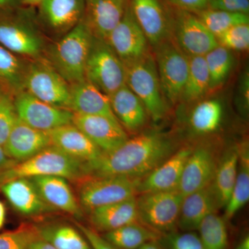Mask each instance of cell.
<instances>
[{
	"instance_id": "6da1fadb",
	"label": "cell",
	"mask_w": 249,
	"mask_h": 249,
	"mask_svg": "<svg viewBox=\"0 0 249 249\" xmlns=\"http://www.w3.org/2000/svg\"><path fill=\"white\" fill-rule=\"evenodd\" d=\"M176 146L166 134L150 130L128 139L120 147L86 163L88 177L142 178L173 155ZM87 177V178H88Z\"/></svg>"
},
{
	"instance_id": "7a4b0ae2",
	"label": "cell",
	"mask_w": 249,
	"mask_h": 249,
	"mask_svg": "<svg viewBox=\"0 0 249 249\" xmlns=\"http://www.w3.org/2000/svg\"><path fill=\"white\" fill-rule=\"evenodd\" d=\"M39 176H58L79 181L88 177L86 163L52 145L30 159L11 165L3 174L1 183L15 178Z\"/></svg>"
},
{
	"instance_id": "3957f363",
	"label": "cell",
	"mask_w": 249,
	"mask_h": 249,
	"mask_svg": "<svg viewBox=\"0 0 249 249\" xmlns=\"http://www.w3.org/2000/svg\"><path fill=\"white\" fill-rule=\"evenodd\" d=\"M93 36L80 21L50 49L52 65L70 84L85 80V70Z\"/></svg>"
},
{
	"instance_id": "277c9868",
	"label": "cell",
	"mask_w": 249,
	"mask_h": 249,
	"mask_svg": "<svg viewBox=\"0 0 249 249\" xmlns=\"http://www.w3.org/2000/svg\"><path fill=\"white\" fill-rule=\"evenodd\" d=\"M125 68V85L140 99L152 120L158 122L163 119L168 103L160 87L155 57L147 52Z\"/></svg>"
},
{
	"instance_id": "5b68a950",
	"label": "cell",
	"mask_w": 249,
	"mask_h": 249,
	"mask_svg": "<svg viewBox=\"0 0 249 249\" xmlns=\"http://www.w3.org/2000/svg\"><path fill=\"white\" fill-rule=\"evenodd\" d=\"M85 78L108 96L125 85V66L107 41L93 36Z\"/></svg>"
},
{
	"instance_id": "8992f818",
	"label": "cell",
	"mask_w": 249,
	"mask_h": 249,
	"mask_svg": "<svg viewBox=\"0 0 249 249\" xmlns=\"http://www.w3.org/2000/svg\"><path fill=\"white\" fill-rule=\"evenodd\" d=\"M139 178L122 176L88 177L78 181V202L83 211L136 197Z\"/></svg>"
},
{
	"instance_id": "52a82bcc",
	"label": "cell",
	"mask_w": 249,
	"mask_h": 249,
	"mask_svg": "<svg viewBox=\"0 0 249 249\" xmlns=\"http://www.w3.org/2000/svg\"><path fill=\"white\" fill-rule=\"evenodd\" d=\"M183 198L178 191L140 194L136 198L139 222L160 235L175 231Z\"/></svg>"
},
{
	"instance_id": "ba28073f",
	"label": "cell",
	"mask_w": 249,
	"mask_h": 249,
	"mask_svg": "<svg viewBox=\"0 0 249 249\" xmlns=\"http://www.w3.org/2000/svg\"><path fill=\"white\" fill-rule=\"evenodd\" d=\"M155 60L160 87L167 103L180 101L189 69V57L168 38L155 47Z\"/></svg>"
},
{
	"instance_id": "9c48e42d",
	"label": "cell",
	"mask_w": 249,
	"mask_h": 249,
	"mask_svg": "<svg viewBox=\"0 0 249 249\" xmlns=\"http://www.w3.org/2000/svg\"><path fill=\"white\" fill-rule=\"evenodd\" d=\"M23 90L52 106L70 109V85L46 62H33L27 67Z\"/></svg>"
},
{
	"instance_id": "30bf717a",
	"label": "cell",
	"mask_w": 249,
	"mask_h": 249,
	"mask_svg": "<svg viewBox=\"0 0 249 249\" xmlns=\"http://www.w3.org/2000/svg\"><path fill=\"white\" fill-rule=\"evenodd\" d=\"M14 104L18 119L39 130L49 132L72 124L73 111L40 101L24 90L18 92Z\"/></svg>"
},
{
	"instance_id": "8fae6325",
	"label": "cell",
	"mask_w": 249,
	"mask_h": 249,
	"mask_svg": "<svg viewBox=\"0 0 249 249\" xmlns=\"http://www.w3.org/2000/svg\"><path fill=\"white\" fill-rule=\"evenodd\" d=\"M172 34L175 43L187 56H204L219 45L217 38L196 14L177 10L173 17Z\"/></svg>"
},
{
	"instance_id": "7c38bea8",
	"label": "cell",
	"mask_w": 249,
	"mask_h": 249,
	"mask_svg": "<svg viewBox=\"0 0 249 249\" xmlns=\"http://www.w3.org/2000/svg\"><path fill=\"white\" fill-rule=\"evenodd\" d=\"M31 16L23 11L17 18L0 21V45L16 55L38 56L43 42Z\"/></svg>"
},
{
	"instance_id": "4fadbf2b",
	"label": "cell",
	"mask_w": 249,
	"mask_h": 249,
	"mask_svg": "<svg viewBox=\"0 0 249 249\" xmlns=\"http://www.w3.org/2000/svg\"><path fill=\"white\" fill-rule=\"evenodd\" d=\"M106 41L124 66L142 58L148 52V41L136 21L128 2L120 22Z\"/></svg>"
},
{
	"instance_id": "5bb4252c",
	"label": "cell",
	"mask_w": 249,
	"mask_h": 249,
	"mask_svg": "<svg viewBox=\"0 0 249 249\" xmlns=\"http://www.w3.org/2000/svg\"><path fill=\"white\" fill-rule=\"evenodd\" d=\"M219 160L213 147L201 144L193 147L187 160L178 191L183 197L213 182Z\"/></svg>"
},
{
	"instance_id": "9a60e30c",
	"label": "cell",
	"mask_w": 249,
	"mask_h": 249,
	"mask_svg": "<svg viewBox=\"0 0 249 249\" xmlns=\"http://www.w3.org/2000/svg\"><path fill=\"white\" fill-rule=\"evenodd\" d=\"M129 5L148 43L154 48L171 37L173 17L160 0H130Z\"/></svg>"
},
{
	"instance_id": "2e32d148",
	"label": "cell",
	"mask_w": 249,
	"mask_h": 249,
	"mask_svg": "<svg viewBox=\"0 0 249 249\" xmlns=\"http://www.w3.org/2000/svg\"><path fill=\"white\" fill-rule=\"evenodd\" d=\"M72 124L81 130L103 153L116 150L129 139L117 119L107 116L73 113Z\"/></svg>"
},
{
	"instance_id": "e0dca14e",
	"label": "cell",
	"mask_w": 249,
	"mask_h": 249,
	"mask_svg": "<svg viewBox=\"0 0 249 249\" xmlns=\"http://www.w3.org/2000/svg\"><path fill=\"white\" fill-rule=\"evenodd\" d=\"M193 147H183L174 152L151 173L139 179L137 194L178 191L183 168Z\"/></svg>"
},
{
	"instance_id": "ac0fdd59",
	"label": "cell",
	"mask_w": 249,
	"mask_h": 249,
	"mask_svg": "<svg viewBox=\"0 0 249 249\" xmlns=\"http://www.w3.org/2000/svg\"><path fill=\"white\" fill-rule=\"evenodd\" d=\"M0 190L13 208L22 215L36 217L55 211L44 200L31 178H15L3 184Z\"/></svg>"
},
{
	"instance_id": "d6986e66",
	"label": "cell",
	"mask_w": 249,
	"mask_h": 249,
	"mask_svg": "<svg viewBox=\"0 0 249 249\" xmlns=\"http://www.w3.org/2000/svg\"><path fill=\"white\" fill-rule=\"evenodd\" d=\"M127 0H85L82 20L93 37L106 40L120 22Z\"/></svg>"
},
{
	"instance_id": "ffe728a7",
	"label": "cell",
	"mask_w": 249,
	"mask_h": 249,
	"mask_svg": "<svg viewBox=\"0 0 249 249\" xmlns=\"http://www.w3.org/2000/svg\"><path fill=\"white\" fill-rule=\"evenodd\" d=\"M48 132L39 130L19 119L3 146L6 155L16 161H22L52 145Z\"/></svg>"
},
{
	"instance_id": "44dd1931",
	"label": "cell",
	"mask_w": 249,
	"mask_h": 249,
	"mask_svg": "<svg viewBox=\"0 0 249 249\" xmlns=\"http://www.w3.org/2000/svg\"><path fill=\"white\" fill-rule=\"evenodd\" d=\"M39 16L55 32H68L83 19L85 0H40Z\"/></svg>"
},
{
	"instance_id": "7402d4cb",
	"label": "cell",
	"mask_w": 249,
	"mask_h": 249,
	"mask_svg": "<svg viewBox=\"0 0 249 249\" xmlns=\"http://www.w3.org/2000/svg\"><path fill=\"white\" fill-rule=\"evenodd\" d=\"M220 209L212 183L185 196L180 209L178 227L183 231H193L209 214Z\"/></svg>"
},
{
	"instance_id": "603a6c76",
	"label": "cell",
	"mask_w": 249,
	"mask_h": 249,
	"mask_svg": "<svg viewBox=\"0 0 249 249\" xmlns=\"http://www.w3.org/2000/svg\"><path fill=\"white\" fill-rule=\"evenodd\" d=\"M29 178L35 183L44 200L55 211H62L78 219L83 217V210L67 178L58 176Z\"/></svg>"
},
{
	"instance_id": "cb8c5ba5",
	"label": "cell",
	"mask_w": 249,
	"mask_h": 249,
	"mask_svg": "<svg viewBox=\"0 0 249 249\" xmlns=\"http://www.w3.org/2000/svg\"><path fill=\"white\" fill-rule=\"evenodd\" d=\"M52 145L85 163L99 158L103 152L81 130L73 124L48 132Z\"/></svg>"
},
{
	"instance_id": "d4e9b609",
	"label": "cell",
	"mask_w": 249,
	"mask_h": 249,
	"mask_svg": "<svg viewBox=\"0 0 249 249\" xmlns=\"http://www.w3.org/2000/svg\"><path fill=\"white\" fill-rule=\"evenodd\" d=\"M70 110L86 115H101L116 119L109 96L87 80L70 84Z\"/></svg>"
},
{
	"instance_id": "484cf974",
	"label": "cell",
	"mask_w": 249,
	"mask_h": 249,
	"mask_svg": "<svg viewBox=\"0 0 249 249\" xmlns=\"http://www.w3.org/2000/svg\"><path fill=\"white\" fill-rule=\"evenodd\" d=\"M89 221L96 231L106 232L139 221L136 197L93 209Z\"/></svg>"
},
{
	"instance_id": "4316f807",
	"label": "cell",
	"mask_w": 249,
	"mask_h": 249,
	"mask_svg": "<svg viewBox=\"0 0 249 249\" xmlns=\"http://www.w3.org/2000/svg\"><path fill=\"white\" fill-rule=\"evenodd\" d=\"M111 109L123 127L137 131L146 124L147 112L142 101L127 85L109 96Z\"/></svg>"
},
{
	"instance_id": "83f0119b",
	"label": "cell",
	"mask_w": 249,
	"mask_h": 249,
	"mask_svg": "<svg viewBox=\"0 0 249 249\" xmlns=\"http://www.w3.org/2000/svg\"><path fill=\"white\" fill-rule=\"evenodd\" d=\"M238 160L237 147L228 150L219 160L212 185L220 208H224L231 196L237 178Z\"/></svg>"
},
{
	"instance_id": "f1b7e54d",
	"label": "cell",
	"mask_w": 249,
	"mask_h": 249,
	"mask_svg": "<svg viewBox=\"0 0 249 249\" xmlns=\"http://www.w3.org/2000/svg\"><path fill=\"white\" fill-rule=\"evenodd\" d=\"M39 237L58 249H91L84 235L76 229L65 224L35 226Z\"/></svg>"
},
{
	"instance_id": "f546056e",
	"label": "cell",
	"mask_w": 249,
	"mask_h": 249,
	"mask_svg": "<svg viewBox=\"0 0 249 249\" xmlns=\"http://www.w3.org/2000/svg\"><path fill=\"white\" fill-rule=\"evenodd\" d=\"M102 236L116 249H138L147 242L159 240L160 235L137 221Z\"/></svg>"
},
{
	"instance_id": "4dcf8cb0",
	"label": "cell",
	"mask_w": 249,
	"mask_h": 249,
	"mask_svg": "<svg viewBox=\"0 0 249 249\" xmlns=\"http://www.w3.org/2000/svg\"><path fill=\"white\" fill-rule=\"evenodd\" d=\"M239 152L238 170L231 196L224 206L226 220L231 219L249 200V153L248 145L237 147Z\"/></svg>"
},
{
	"instance_id": "1f68e13d",
	"label": "cell",
	"mask_w": 249,
	"mask_h": 249,
	"mask_svg": "<svg viewBox=\"0 0 249 249\" xmlns=\"http://www.w3.org/2000/svg\"><path fill=\"white\" fill-rule=\"evenodd\" d=\"M210 89V77L204 56L189 57V69L180 101L196 102Z\"/></svg>"
},
{
	"instance_id": "d6a6232c",
	"label": "cell",
	"mask_w": 249,
	"mask_h": 249,
	"mask_svg": "<svg viewBox=\"0 0 249 249\" xmlns=\"http://www.w3.org/2000/svg\"><path fill=\"white\" fill-rule=\"evenodd\" d=\"M223 106L217 99L201 101L190 116L191 129L198 134H209L217 130L222 123Z\"/></svg>"
},
{
	"instance_id": "836d02e7",
	"label": "cell",
	"mask_w": 249,
	"mask_h": 249,
	"mask_svg": "<svg viewBox=\"0 0 249 249\" xmlns=\"http://www.w3.org/2000/svg\"><path fill=\"white\" fill-rule=\"evenodd\" d=\"M210 77V89L224 84L232 67L234 58L231 51L221 45L210 51L204 55Z\"/></svg>"
},
{
	"instance_id": "e575fe53",
	"label": "cell",
	"mask_w": 249,
	"mask_h": 249,
	"mask_svg": "<svg viewBox=\"0 0 249 249\" xmlns=\"http://www.w3.org/2000/svg\"><path fill=\"white\" fill-rule=\"evenodd\" d=\"M197 230L206 249H227L228 232L226 219L216 213L204 218Z\"/></svg>"
},
{
	"instance_id": "d590c367",
	"label": "cell",
	"mask_w": 249,
	"mask_h": 249,
	"mask_svg": "<svg viewBox=\"0 0 249 249\" xmlns=\"http://www.w3.org/2000/svg\"><path fill=\"white\" fill-rule=\"evenodd\" d=\"M196 15L216 38L234 26L249 24L248 14L206 9Z\"/></svg>"
},
{
	"instance_id": "8d00e7d4",
	"label": "cell",
	"mask_w": 249,
	"mask_h": 249,
	"mask_svg": "<svg viewBox=\"0 0 249 249\" xmlns=\"http://www.w3.org/2000/svg\"><path fill=\"white\" fill-rule=\"evenodd\" d=\"M26 70L16 54L0 45V79L19 92L23 90Z\"/></svg>"
},
{
	"instance_id": "74e56055",
	"label": "cell",
	"mask_w": 249,
	"mask_h": 249,
	"mask_svg": "<svg viewBox=\"0 0 249 249\" xmlns=\"http://www.w3.org/2000/svg\"><path fill=\"white\" fill-rule=\"evenodd\" d=\"M38 237L35 226L22 224L15 230L0 233V249H27Z\"/></svg>"
},
{
	"instance_id": "f35d334b",
	"label": "cell",
	"mask_w": 249,
	"mask_h": 249,
	"mask_svg": "<svg viewBox=\"0 0 249 249\" xmlns=\"http://www.w3.org/2000/svg\"><path fill=\"white\" fill-rule=\"evenodd\" d=\"M218 44L230 51L243 52L249 47V24H241L228 29L217 37Z\"/></svg>"
},
{
	"instance_id": "ab89813d",
	"label": "cell",
	"mask_w": 249,
	"mask_h": 249,
	"mask_svg": "<svg viewBox=\"0 0 249 249\" xmlns=\"http://www.w3.org/2000/svg\"><path fill=\"white\" fill-rule=\"evenodd\" d=\"M14 100L0 94V146L3 147L18 119Z\"/></svg>"
},
{
	"instance_id": "60d3db41",
	"label": "cell",
	"mask_w": 249,
	"mask_h": 249,
	"mask_svg": "<svg viewBox=\"0 0 249 249\" xmlns=\"http://www.w3.org/2000/svg\"><path fill=\"white\" fill-rule=\"evenodd\" d=\"M165 244L168 249H206L199 235L192 231L167 234Z\"/></svg>"
},
{
	"instance_id": "b9f144b4",
	"label": "cell",
	"mask_w": 249,
	"mask_h": 249,
	"mask_svg": "<svg viewBox=\"0 0 249 249\" xmlns=\"http://www.w3.org/2000/svg\"><path fill=\"white\" fill-rule=\"evenodd\" d=\"M208 9L249 15V0H209Z\"/></svg>"
},
{
	"instance_id": "7bdbcfd3",
	"label": "cell",
	"mask_w": 249,
	"mask_h": 249,
	"mask_svg": "<svg viewBox=\"0 0 249 249\" xmlns=\"http://www.w3.org/2000/svg\"><path fill=\"white\" fill-rule=\"evenodd\" d=\"M76 224L78 230L89 242L91 249H117L107 242L103 236L98 234L97 231L93 230L92 228L86 227L80 223H76Z\"/></svg>"
},
{
	"instance_id": "ee69618b",
	"label": "cell",
	"mask_w": 249,
	"mask_h": 249,
	"mask_svg": "<svg viewBox=\"0 0 249 249\" xmlns=\"http://www.w3.org/2000/svg\"><path fill=\"white\" fill-rule=\"evenodd\" d=\"M177 10L196 14L208 9L209 0H167Z\"/></svg>"
},
{
	"instance_id": "f6af8a7d",
	"label": "cell",
	"mask_w": 249,
	"mask_h": 249,
	"mask_svg": "<svg viewBox=\"0 0 249 249\" xmlns=\"http://www.w3.org/2000/svg\"><path fill=\"white\" fill-rule=\"evenodd\" d=\"M249 75L248 73H246L242 78L240 87V94L241 98V103L244 104V107L247 108L249 106Z\"/></svg>"
},
{
	"instance_id": "bcb514c9",
	"label": "cell",
	"mask_w": 249,
	"mask_h": 249,
	"mask_svg": "<svg viewBox=\"0 0 249 249\" xmlns=\"http://www.w3.org/2000/svg\"><path fill=\"white\" fill-rule=\"evenodd\" d=\"M16 160H11L5 153L3 147L0 146V188L1 185V178H2L3 174L5 170L9 168L11 165L16 163Z\"/></svg>"
},
{
	"instance_id": "7dc6e473",
	"label": "cell",
	"mask_w": 249,
	"mask_h": 249,
	"mask_svg": "<svg viewBox=\"0 0 249 249\" xmlns=\"http://www.w3.org/2000/svg\"><path fill=\"white\" fill-rule=\"evenodd\" d=\"M27 249H58L51 245L47 241L42 240V239L38 238L33 241L28 246Z\"/></svg>"
},
{
	"instance_id": "c3c4849f",
	"label": "cell",
	"mask_w": 249,
	"mask_h": 249,
	"mask_svg": "<svg viewBox=\"0 0 249 249\" xmlns=\"http://www.w3.org/2000/svg\"><path fill=\"white\" fill-rule=\"evenodd\" d=\"M22 4V0H0V9H14Z\"/></svg>"
},
{
	"instance_id": "681fc988",
	"label": "cell",
	"mask_w": 249,
	"mask_h": 249,
	"mask_svg": "<svg viewBox=\"0 0 249 249\" xmlns=\"http://www.w3.org/2000/svg\"><path fill=\"white\" fill-rule=\"evenodd\" d=\"M157 241H151V242H147V243L142 245V247H139L138 249H164L161 246L157 243Z\"/></svg>"
},
{
	"instance_id": "f907efd6",
	"label": "cell",
	"mask_w": 249,
	"mask_h": 249,
	"mask_svg": "<svg viewBox=\"0 0 249 249\" xmlns=\"http://www.w3.org/2000/svg\"><path fill=\"white\" fill-rule=\"evenodd\" d=\"M6 219V209L4 204L0 201V229L3 227Z\"/></svg>"
},
{
	"instance_id": "816d5d0a",
	"label": "cell",
	"mask_w": 249,
	"mask_h": 249,
	"mask_svg": "<svg viewBox=\"0 0 249 249\" xmlns=\"http://www.w3.org/2000/svg\"><path fill=\"white\" fill-rule=\"evenodd\" d=\"M235 249H249V236H246L245 238L242 239V241L238 244V245L235 247Z\"/></svg>"
},
{
	"instance_id": "f5cc1de1",
	"label": "cell",
	"mask_w": 249,
	"mask_h": 249,
	"mask_svg": "<svg viewBox=\"0 0 249 249\" xmlns=\"http://www.w3.org/2000/svg\"><path fill=\"white\" fill-rule=\"evenodd\" d=\"M23 4L29 5V6H35L38 5L40 0H22Z\"/></svg>"
},
{
	"instance_id": "db71d44e",
	"label": "cell",
	"mask_w": 249,
	"mask_h": 249,
	"mask_svg": "<svg viewBox=\"0 0 249 249\" xmlns=\"http://www.w3.org/2000/svg\"><path fill=\"white\" fill-rule=\"evenodd\" d=\"M0 94H1V93H0Z\"/></svg>"
}]
</instances>
